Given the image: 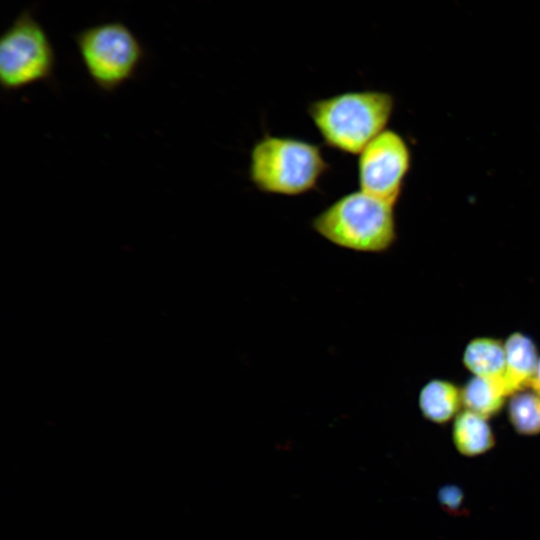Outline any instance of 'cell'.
<instances>
[{"instance_id":"1","label":"cell","mask_w":540,"mask_h":540,"mask_svg":"<svg viewBox=\"0 0 540 540\" xmlns=\"http://www.w3.org/2000/svg\"><path fill=\"white\" fill-rule=\"evenodd\" d=\"M394 104L388 92L352 91L312 101L307 113L327 146L360 154L386 129Z\"/></svg>"},{"instance_id":"12","label":"cell","mask_w":540,"mask_h":540,"mask_svg":"<svg viewBox=\"0 0 540 540\" xmlns=\"http://www.w3.org/2000/svg\"><path fill=\"white\" fill-rule=\"evenodd\" d=\"M506 414L513 430L521 436L540 435V395L527 388L509 396Z\"/></svg>"},{"instance_id":"7","label":"cell","mask_w":540,"mask_h":540,"mask_svg":"<svg viewBox=\"0 0 540 540\" xmlns=\"http://www.w3.org/2000/svg\"><path fill=\"white\" fill-rule=\"evenodd\" d=\"M504 385L508 396L529 388L540 353L534 339L522 331L511 332L504 339Z\"/></svg>"},{"instance_id":"10","label":"cell","mask_w":540,"mask_h":540,"mask_svg":"<svg viewBox=\"0 0 540 540\" xmlns=\"http://www.w3.org/2000/svg\"><path fill=\"white\" fill-rule=\"evenodd\" d=\"M451 435L457 452L466 457L483 455L496 444L489 420L466 409L453 420Z\"/></svg>"},{"instance_id":"13","label":"cell","mask_w":540,"mask_h":540,"mask_svg":"<svg viewBox=\"0 0 540 540\" xmlns=\"http://www.w3.org/2000/svg\"><path fill=\"white\" fill-rule=\"evenodd\" d=\"M440 502L449 509L455 510L463 500L462 492L455 486H446L440 493Z\"/></svg>"},{"instance_id":"8","label":"cell","mask_w":540,"mask_h":540,"mask_svg":"<svg viewBox=\"0 0 540 540\" xmlns=\"http://www.w3.org/2000/svg\"><path fill=\"white\" fill-rule=\"evenodd\" d=\"M417 402L423 418L438 425L453 421L463 409L461 387L441 378L427 381L419 390Z\"/></svg>"},{"instance_id":"2","label":"cell","mask_w":540,"mask_h":540,"mask_svg":"<svg viewBox=\"0 0 540 540\" xmlns=\"http://www.w3.org/2000/svg\"><path fill=\"white\" fill-rule=\"evenodd\" d=\"M394 204L362 191L343 195L311 221L332 244L363 253H384L397 239Z\"/></svg>"},{"instance_id":"9","label":"cell","mask_w":540,"mask_h":540,"mask_svg":"<svg viewBox=\"0 0 540 540\" xmlns=\"http://www.w3.org/2000/svg\"><path fill=\"white\" fill-rule=\"evenodd\" d=\"M462 363L472 376L498 381L504 385V340L492 336L470 339L464 347Z\"/></svg>"},{"instance_id":"14","label":"cell","mask_w":540,"mask_h":540,"mask_svg":"<svg viewBox=\"0 0 540 540\" xmlns=\"http://www.w3.org/2000/svg\"><path fill=\"white\" fill-rule=\"evenodd\" d=\"M529 389L533 390L534 392L540 395V358L538 361L535 374L530 382Z\"/></svg>"},{"instance_id":"4","label":"cell","mask_w":540,"mask_h":540,"mask_svg":"<svg viewBox=\"0 0 540 540\" xmlns=\"http://www.w3.org/2000/svg\"><path fill=\"white\" fill-rule=\"evenodd\" d=\"M74 41L88 76L107 93L133 79L144 58L141 42L120 21L84 28L74 35Z\"/></svg>"},{"instance_id":"5","label":"cell","mask_w":540,"mask_h":540,"mask_svg":"<svg viewBox=\"0 0 540 540\" xmlns=\"http://www.w3.org/2000/svg\"><path fill=\"white\" fill-rule=\"evenodd\" d=\"M56 57L42 25L29 10L22 11L0 38V84L19 91L54 77Z\"/></svg>"},{"instance_id":"11","label":"cell","mask_w":540,"mask_h":540,"mask_svg":"<svg viewBox=\"0 0 540 540\" xmlns=\"http://www.w3.org/2000/svg\"><path fill=\"white\" fill-rule=\"evenodd\" d=\"M463 409L488 420L497 416L509 398L503 383L472 376L461 386Z\"/></svg>"},{"instance_id":"6","label":"cell","mask_w":540,"mask_h":540,"mask_svg":"<svg viewBox=\"0 0 540 540\" xmlns=\"http://www.w3.org/2000/svg\"><path fill=\"white\" fill-rule=\"evenodd\" d=\"M410 165L411 152L405 139L385 129L359 154L360 191L395 205Z\"/></svg>"},{"instance_id":"3","label":"cell","mask_w":540,"mask_h":540,"mask_svg":"<svg viewBox=\"0 0 540 540\" xmlns=\"http://www.w3.org/2000/svg\"><path fill=\"white\" fill-rule=\"evenodd\" d=\"M328 169L320 146L298 138L267 134L250 152V181L264 193H307L317 187Z\"/></svg>"}]
</instances>
